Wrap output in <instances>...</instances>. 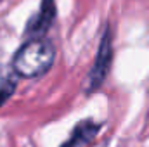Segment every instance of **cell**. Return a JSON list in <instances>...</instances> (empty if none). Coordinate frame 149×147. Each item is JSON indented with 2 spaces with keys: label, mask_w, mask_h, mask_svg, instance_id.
Listing matches in <instances>:
<instances>
[{
  "label": "cell",
  "mask_w": 149,
  "mask_h": 147,
  "mask_svg": "<svg viewBox=\"0 0 149 147\" xmlns=\"http://www.w3.org/2000/svg\"><path fill=\"white\" fill-rule=\"evenodd\" d=\"M111 62H113V33L111 28L106 26L101 43H99V50L94 61V66L90 69V73L87 74V81H85V92L87 94H94L97 92L102 83L106 81V76L111 69Z\"/></svg>",
  "instance_id": "obj_2"
},
{
  "label": "cell",
  "mask_w": 149,
  "mask_h": 147,
  "mask_svg": "<svg viewBox=\"0 0 149 147\" xmlns=\"http://www.w3.org/2000/svg\"><path fill=\"white\" fill-rule=\"evenodd\" d=\"M16 87H17V83L10 76H5V78L0 80V106L5 104L10 99V95L16 92Z\"/></svg>",
  "instance_id": "obj_5"
},
{
  "label": "cell",
  "mask_w": 149,
  "mask_h": 147,
  "mask_svg": "<svg viewBox=\"0 0 149 147\" xmlns=\"http://www.w3.org/2000/svg\"><path fill=\"white\" fill-rule=\"evenodd\" d=\"M54 59V45L49 40L35 37L16 52L12 59V69L21 78H38L52 68Z\"/></svg>",
  "instance_id": "obj_1"
},
{
  "label": "cell",
  "mask_w": 149,
  "mask_h": 147,
  "mask_svg": "<svg viewBox=\"0 0 149 147\" xmlns=\"http://www.w3.org/2000/svg\"><path fill=\"white\" fill-rule=\"evenodd\" d=\"M99 130H101V123H97L94 119H83V121H80L73 128V132L70 133L68 140L61 147H85V146H88L95 139V135L99 133Z\"/></svg>",
  "instance_id": "obj_4"
},
{
  "label": "cell",
  "mask_w": 149,
  "mask_h": 147,
  "mask_svg": "<svg viewBox=\"0 0 149 147\" xmlns=\"http://www.w3.org/2000/svg\"><path fill=\"white\" fill-rule=\"evenodd\" d=\"M56 19V2L54 0H42L38 12L30 19L28 26H26V35L31 37H42L50 26L52 21Z\"/></svg>",
  "instance_id": "obj_3"
}]
</instances>
